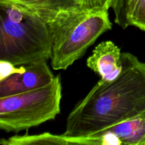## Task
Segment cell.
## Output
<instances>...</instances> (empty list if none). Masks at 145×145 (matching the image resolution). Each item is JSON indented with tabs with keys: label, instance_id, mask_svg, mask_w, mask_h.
Wrapping results in <instances>:
<instances>
[{
	"label": "cell",
	"instance_id": "1",
	"mask_svg": "<svg viewBox=\"0 0 145 145\" xmlns=\"http://www.w3.org/2000/svg\"><path fill=\"white\" fill-rule=\"evenodd\" d=\"M121 73L114 80L99 82L67 118V138H82L145 113V62L122 52Z\"/></svg>",
	"mask_w": 145,
	"mask_h": 145
},
{
	"label": "cell",
	"instance_id": "2",
	"mask_svg": "<svg viewBox=\"0 0 145 145\" xmlns=\"http://www.w3.org/2000/svg\"><path fill=\"white\" fill-rule=\"evenodd\" d=\"M50 55L47 23L29 8L0 0V60L21 67L48 61Z\"/></svg>",
	"mask_w": 145,
	"mask_h": 145
},
{
	"label": "cell",
	"instance_id": "3",
	"mask_svg": "<svg viewBox=\"0 0 145 145\" xmlns=\"http://www.w3.org/2000/svg\"><path fill=\"white\" fill-rule=\"evenodd\" d=\"M51 38V66L65 70L112 29L108 10L59 12L45 20Z\"/></svg>",
	"mask_w": 145,
	"mask_h": 145
},
{
	"label": "cell",
	"instance_id": "4",
	"mask_svg": "<svg viewBox=\"0 0 145 145\" xmlns=\"http://www.w3.org/2000/svg\"><path fill=\"white\" fill-rule=\"evenodd\" d=\"M61 100L59 75L40 89L0 98V130L18 133L54 120L60 113Z\"/></svg>",
	"mask_w": 145,
	"mask_h": 145
},
{
	"label": "cell",
	"instance_id": "5",
	"mask_svg": "<svg viewBox=\"0 0 145 145\" xmlns=\"http://www.w3.org/2000/svg\"><path fill=\"white\" fill-rule=\"evenodd\" d=\"M25 67L24 72L13 74L0 82V98L40 89L50 84L55 77L47 61L34 62Z\"/></svg>",
	"mask_w": 145,
	"mask_h": 145
},
{
	"label": "cell",
	"instance_id": "6",
	"mask_svg": "<svg viewBox=\"0 0 145 145\" xmlns=\"http://www.w3.org/2000/svg\"><path fill=\"white\" fill-rule=\"evenodd\" d=\"M88 137H93L95 144L145 145V113Z\"/></svg>",
	"mask_w": 145,
	"mask_h": 145
},
{
	"label": "cell",
	"instance_id": "7",
	"mask_svg": "<svg viewBox=\"0 0 145 145\" xmlns=\"http://www.w3.org/2000/svg\"><path fill=\"white\" fill-rule=\"evenodd\" d=\"M35 11L45 21L59 12L108 10L111 0H8Z\"/></svg>",
	"mask_w": 145,
	"mask_h": 145
},
{
	"label": "cell",
	"instance_id": "8",
	"mask_svg": "<svg viewBox=\"0 0 145 145\" xmlns=\"http://www.w3.org/2000/svg\"><path fill=\"white\" fill-rule=\"evenodd\" d=\"M121 51L110 40L101 42L96 46L86 60V65L104 82L114 80L121 73Z\"/></svg>",
	"mask_w": 145,
	"mask_h": 145
},
{
	"label": "cell",
	"instance_id": "9",
	"mask_svg": "<svg viewBox=\"0 0 145 145\" xmlns=\"http://www.w3.org/2000/svg\"><path fill=\"white\" fill-rule=\"evenodd\" d=\"M0 144L4 145H70L66 137L61 135L43 133L36 135L25 134L14 135L8 139H0Z\"/></svg>",
	"mask_w": 145,
	"mask_h": 145
},
{
	"label": "cell",
	"instance_id": "10",
	"mask_svg": "<svg viewBox=\"0 0 145 145\" xmlns=\"http://www.w3.org/2000/svg\"><path fill=\"white\" fill-rule=\"evenodd\" d=\"M137 0H111L110 8L115 14V22L122 28L129 27V18Z\"/></svg>",
	"mask_w": 145,
	"mask_h": 145
},
{
	"label": "cell",
	"instance_id": "11",
	"mask_svg": "<svg viewBox=\"0 0 145 145\" xmlns=\"http://www.w3.org/2000/svg\"><path fill=\"white\" fill-rule=\"evenodd\" d=\"M129 26L145 31V0H137L129 18Z\"/></svg>",
	"mask_w": 145,
	"mask_h": 145
},
{
	"label": "cell",
	"instance_id": "12",
	"mask_svg": "<svg viewBox=\"0 0 145 145\" xmlns=\"http://www.w3.org/2000/svg\"><path fill=\"white\" fill-rule=\"evenodd\" d=\"M25 69V65L17 67L8 61L0 60V82L7 79L8 76L13 74L24 72Z\"/></svg>",
	"mask_w": 145,
	"mask_h": 145
}]
</instances>
